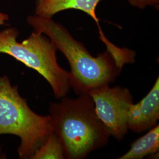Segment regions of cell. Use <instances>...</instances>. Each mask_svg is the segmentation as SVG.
<instances>
[{
  "label": "cell",
  "instance_id": "cell-5",
  "mask_svg": "<svg viewBox=\"0 0 159 159\" xmlns=\"http://www.w3.org/2000/svg\"><path fill=\"white\" fill-rule=\"evenodd\" d=\"M92 97L97 114L110 136L118 141L128 133L127 116L133 97L127 88L105 85L88 93Z\"/></svg>",
  "mask_w": 159,
  "mask_h": 159
},
{
  "label": "cell",
  "instance_id": "cell-8",
  "mask_svg": "<svg viewBox=\"0 0 159 159\" xmlns=\"http://www.w3.org/2000/svg\"><path fill=\"white\" fill-rule=\"evenodd\" d=\"M159 149V125H157L133 143L130 150L118 159H143L148 155L157 153Z\"/></svg>",
  "mask_w": 159,
  "mask_h": 159
},
{
  "label": "cell",
  "instance_id": "cell-12",
  "mask_svg": "<svg viewBox=\"0 0 159 159\" xmlns=\"http://www.w3.org/2000/svg\"><path fill=\"white\" fill-rule=\"evenodd\" d=\"M1 148L0 147V153H1Z\"/></svg>",
  "mask_w": 159,
  "mask_h": 159
},
{
  "label": "cell",
  "instance_id": "cell-6",
  "mask_svg": "<svg viewBox=\"0 0 159 159\" xmlns=\"http://www.w3.org/2000/svg\"><path fill=\"white\" fill-rule=\"evenodd\" d=\"M159 120V77L148 94L136 104L133 103L127 116L129 130L137 133L150 130Z\"/></svg>",
  "mask_w": 159,
  "mask_h": 159
},
{
  "label": "cell",
  "instance_id": "cell-10",
  "mask_svg": "<svg viewBox=\"0 0 159 159\" xmlns=\"http://www.w3.org/2000/svg\"><path fill=\"white\" fill-rule=\"evenodd\" d=\"M130 4L140 9H144L146 7L159 6V0H128Z\"/></svg>",
  "mask_w": 159,
  "mask_h": 159
},
{
  "label": "cell",
  "instance_id": "cell-4",
  "mask_svg": "<svg viewBox=\"0 0 159 159\" xmlns=\"http://www.w3.org/2000/svg\"><path fill=\"white\" fill-rule=\"evenodd\" d=\"M18 35L15 27L1 31L0 53L11 56L41 75L56 98L66 96L71 89L70 74L58 65L54 44L46 35L35 31L21 42L17 41Z\"/></svg>",
  "mask_w": 159,
  "mask_h": 159
},
{
  "label": "cell",
  "instance_id": "cell-9",
  "mask_svg": "<svg viewBox=\"0 0 159 159\" xmlns=\"http://www.w3.org/2000/svg\"><path fill=\"white\" fill-rule=\"evenodd\" d=\"M66 159L63 144L53 131L34 152L30 159Z\"/></svg>",
  "mask_w": 159,
  "mask_h": 159
},
{
  "label": "cell",
  "instance_id": "cell-1",
  "mask_svg": "<svg viewBox=\"0 0 159 159\" xmlns=\"http://www.w3.org/2000/svg\"><path fill=\"white\" fill-rule=\"evenodd\" d=\"M27 23L34 31L47 35L61 52L70 66V87L78 94L113 83L125 64L134 63L135 52L110 41L106 51L93 57L62 24L51 18L29 16Z\"/></svg>",
  "mask_w": 159,
  "mask_h": 159
},
{
  "label": "cell",
  "instance_id": "cell-7",
  "mask_svg": "<svg viewBox=\"0 0 159 159\" xmlns=\"http://www.w3.org/2000/svg\"><path fill=\"white\" fill-rule=\"evenodd\" d=\"M102 0H36L35 16L52 18L59 12L66 10H78L87 14L96 22L98 27V19L96 9Z\"/></svg>",
  "mask_w": 159,
  "mask_h": 159
},
{
  "label": "cell",
  "instance_id": "cell-3",
  "mask_svg": "<svg viewBox=\"0 0 159 159\" xmlns=\"http://www.w3.org/2000/svg\"><path fill=\"white\" fill-rule=\"evenodd\" d=\"M54 131L50 115L35 113L7 76L0 77V135L20 138L17 152L20 159H30Z\"/></svg>",
  "mask_w": 159,
  "mask_h": 159
},
{
  "label": "cell",
  "instance_id": "cell-2",
  "mask_svg": "<svg viewBox=\"0 0 159 159\" xmlns=\"http://www.w3.org/2000/svg\"><path fill=\"white\" fill-rule=\"evenodd\" d=\"M75 99L64 97L49 107L54 131L63 144L66 159H84L104 146L111 136L99 119L89 93Z\"/></svg>",
  "mask_w": 159,
  "mask_h": 159
},
{
  "label": "cell",
  "instance_id": "cell-11",
  "mask_svg": "<svg viewBox=\"0 0 159 159\" xmlns=\"http://www.w3.org/2000/svg\"><path fill=\"white\" fill-rule=\"evenodd\" d=\"M9 19H10V17L8 14L3 12H0V25L9 26L10 25L9 24L7 23V21L9 20Z\"/></svg>",
  "mask_w": 159,
  "mask_h": 159
}]
</instances>
